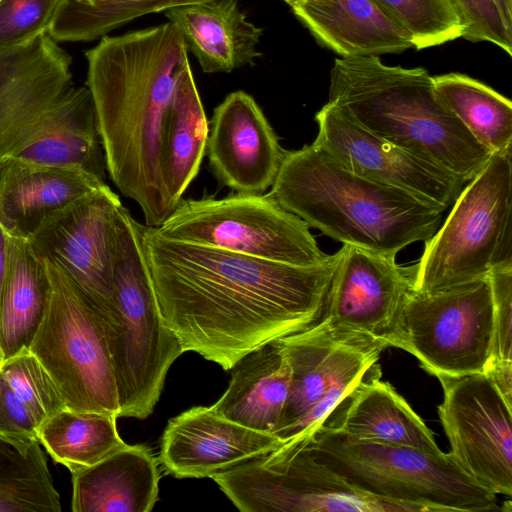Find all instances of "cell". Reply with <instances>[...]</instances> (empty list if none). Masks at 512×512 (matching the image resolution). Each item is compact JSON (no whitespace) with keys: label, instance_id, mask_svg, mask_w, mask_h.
Here are the masks:
<instances>
[{"label":"cell","instance_id":"cell-1","mask_svg":"<svg viewBox=\"0 0 512 512\" xmlns=\"http://www.w3.org/2000/svg\"><path fill=\"white\" fill-rule=\"evenodd\" d=\"M143 244L166 324L184 352L224 370L320 322L343 252L296 266L169 239L146 225Z\"/></svg>","mask_w":512,"mask_h":512},{"label":"cell","instance_id":"cell-2","mask_svg":"<svg viewBox=\"0 0 512 512\" xmlns=\"http://www.w3.org/2000/svg\"><path fill=\"white\" fill-rule=\"evenodd\" d=\"M106 171L141 208L146 226H160L177 204L164 184L160 138L179 73L189 62L170 22L103 36L85 53Z\"/></svg>","mask_w":512,"mask_h":512},{"label":"cell","instance_id":"cell-3","mask_svg":"<svg viewBox=\"0 0 512 512\" xmlns=\"http://www.w3.org/2000/svg\"><path fill=\"white\" fill-rule=\"evenodd\" d=\"M270 193L284 209L326 236L395 256L432 237L445 211L352 173L313 143L285 151Z\"/></svg>","mask_w":512,"mask_h":512},{"label":"cell","instance_id":"cell-4","mask_svg":"<svg viewBox=\"0 0 512 512\" xmlns=\"http://www.w3.org/2000/svg\"><path fill=\"white\" fill-rule=\"evenodd\" d=\"M432 78L422 67L390 66L378 56L336 58L328 102L375 135L467 183L492 154L439 99Z\"/></svg>","mask_w":512,"mask_h":512},{"label":"cell","instance_id":"cell-5","mask_svg":"<svg viewBox=\"0 0 512 512\" xmlns=\"http://www.w3.org/2000/svg\"><path fill=\"white\" fill-rule=\"evenodd\" d=\"M143 229L123 206L117 218L112 261L117 323L107 332L119 417L137 419L151 415L170 366L184 353L159 307Z\"/></svg>","mask_w":512,"mask_h":512},{"label":"cell","instance_id":"cell-6","mask_svg":"<svg viewBox=\"0 0 512 512\" xmlns=\"http://www.w3.org/2000/svg\"><path fill=\"white\" fill-rule=\"evenodd\" d=\"M300 447L360 490L422 512L504 511L497 495L467 474L450 452L360 440L325 425Z\"/></svg>","mask_w":512,"mask_h":512},{"label":"cell","instance_id":"cell-7","mask_svg":"<svg viewBox=\"0 0 512 512\" xmlns=\"http://www.w3.org/2000/svg\"><path fill=\"white\" fill-rule=\"evenodd\" d=\"M414 265L413 290L435 293L512 263V151L493 153L462 189Z\"/></svg>","mask_w":512,"mask_h":512},{"label":"cell","instance_id":"cell-8","mask_svg":"<svg viewBox=\"0 0 512 512\" xmlns=\"http://www.w3.org/2000/svg\"><path fill=\"white\" fill-rule=\"evenodd\" d=\"M40 258L47 271L49 293L28 350L52 378L66 408L119 417L106 323L56 263Z\"/></svg>","mask_w":512,"mask_h":512},{"label":"cell","instance_id":"cell-9","mask_svg":"<svg viewBox=\"0 0 512 512\" xmlns=\"http://www.w3.org/2000/svg\"><path fill=\"white\" fill-rule=\"evenodd\" d=\"M156 231L169 239L296 266H315L329 257L308 224L270 192L181 199Z\"/></svg>","mask_w":512,"mask_h":512},{"label":"cell","instance_id":"cell-10","mask_svg":"<svg viewBox=\"0 0 512 512\" xmlns=\"http://www.w3.org/2000/svg\"><path fill=\"white\" fill-rule=\"evenodd\" d=\"M210 478L243 512H422L360 490L303 447L280 446Z\"/></svg>","mask_w":512,"mask_h":512},{"label":"cell","instance_id":"cell-11","mask_svg":"<svg viewBox=\"0 0 512 512\" xmlns=\"http://www.w3.org/2000/svg\"><path fill=\"white\" fill-rule=\"evenodd\" d=\"M277 340L289 360L292 378L273 434L282 445L300 446L370 373L384 349L368 340L335 334L323 320Z\"/></svg>","mask_w":512,"mask_h":512},{"label":"cell","instance_id":"cell-12","mask_svg":"<svg viewBox=\"0 0 512 512\" xmlns=\"http://www.w3.org/2000/svg\"><path fill=\"white\" fill-rule=\"evenodd\" d=\"M403 350L437 376L484 373L493 338L488 278L435 293L412 290L402 311Z\"/></svg>","mask_w":512,"mask_h":512},{"label":"cell","instance_id":"cell-13","mask_svg":"<svg viewBox=\"0 0 512 512\" xmlns=\"http://www.w3.org/2000/svg\"><path fill=\"white\" fill-rule=\"evenodd\" d=\"M123 207L105 184L45 217L27 237L35 253L56 263L106 323H117L112 261L117 218Z\"/></svg>","mask_w":512,"mask_h":512},{"label":"cell","instance_id":"cell-14","mask_svg":"<svg viewBox=\"0 0 512 512\" xmlns=\"http://www.w3.org/2000/svg\"><path fill=\"white\" fill-rule=\"evenodd\" d=\"M322 320L335 334L403 348L402 311L414 266L396 256L343 244Z\"/></svg>","mask_w":512,"mask_h":512},{"label":"cell","instance_id":"cell-15","mask_svg":"<svg viewBox=\"0 0 512 512\" xmlns=\"http://www.w3.org/2000/svg\"><path fill=\"white\" fill-rule=\"evenodd\" d=\"M443 389L438 407L453 458L496 495H512V413L484 373L435 376Z\"/></svg>","mask_w":512,"mask_h":512},{"label":"cell","instance_id":"cell-16","mask_svg":"<svg viewBox=\"0 0 512 512\" xmlns=\"http://www.w3.org/2000/svg\"><path fill=\"white\" fill-rule=\"evenodd\" d=\"M313 142L352 173L404 190L447 210L465 182L361 126L342 107L327 102L315 115Z\"/></svg>","mask_w":512,"mask_h":512},{"label":"cell","instance_id":"cell-17","mask_svg":"<svg viewBox=\"0 0 512 512\" xmlns=\"http://www.w3.org/2000/svg\"><path fill=\"white\" fill-rule=\"evenodd\" d=\"M72 87L71 58L48 32L0 52V161L41 133Z\"/></svg>","mask_w":512,"mask_h":512},{"label":"cell","instance_id":"cell-18","mask_svg":"<svg viewBox=\"0 0 512 512\" xmlns=\"http://www.w3.org/2000/svg\"><path fill=\"white\" fill-rule=\"evenodd\" d=\"M209 124L206 154L219 182L235 193L256 195L273 185L285 150L251 95L230 93Z\"/></svg>","mask_w":512,"mask_h":512},{"label":"cell","instance_id":"cell-19","mask_svg":"<svg viewBox=\"0 0 512 512\" xmlns=\"http://www.w3.org/2000/svg\"><path fill=\"white\" fill-rule=\"evenodd\" d=\"M281 445L272 433L226 419L211 406H196L169 420L159 461L176 478L211 477Z\"/></svg>","mask_w":512,"mask_h":512},{"label":"cell","instance_id":"cell-20","mask_svg":"<svg viewBox=\"0 0 512 512\" xmlns=\"http://www.w3.org/2000/svg\"><path fill=\"white\" fill-rule=\"evenodd\" d=\"M105 184L82 168L7 157L0 161V225L27 238L49 214Z\"/></svg>","mask_w":512,"mask_h":512},{"label":"cell","instance_id":"cell-21","mask_svg":"<svg viewBox=\"0 0 512 512\" xmlns=\"http://www.w3.org/2000/svg\"><path fill=\"white\" fill-rule=\"evenodd\" d=\"M323 425L360 440L397 444L441 454L433 432L387 381L377 363L339 403Z\"/></svg>","mask_w":512,"mask_h":512},{"label":"cell","instance_id":"cell-22","mask_svg":"<svg viewBox=\"0 0 512 512\" xmlns=\"http://www.w3.org/2000/svg\"><path fill=\"white\" fill-rule=\"evenodd\" d=\"M295 16L340 56H379L413 48L410 35L374 0H302Z\"/></svg>","mask_w":512,"mask_h":512},{"label":"cell","instance_id":"cell-23","mask_svg":"<svg viewBox=\"0 0 512 512\" xmlns=\"http://www.w3.org/2000/svg\"><path fill=\"white\" fill-rule=\"evenodd\" d=\"M206 73L253 64L262 30L247 20L237 0H207L165 10Z\"/></svg>","mask_w":512,"mask_h":512},{"label":"cell","instance_id":"cell-24","mask_svg":"<svg viewBox=\"0 0 512 512\" xmlns=\"http://www.w3.org/2000/svg\"><path fill=\"white\" fill-rule=\"evenodd\" d=\"M71 474L74 512H150L158 500L157 460L145 445L125 444Z\"/></svg>","mask_w":512,"mask_h":512},{"label":"cell","instance_id":"cell-25","mask_svg":"<svg viewBox=\"0 0 512 512\" xmlns=\"http://www.w3.org/2000/svg\"><path fill=\"white\" fill-rule=\"evenodd\" d=\"M224 394L211 406L218 415L245 427L274 433L291 385V366L278 340L239 360Z\"/></svg>","mask_w":512,"mask_h":512},{"label":"cell","instance_id":"cell-26","mask_svg":"<svg viewBox=\"0 0 512 512\" xmlns=\"http://www.w3.org/2000/svg\"><path fill=\"white\" fill-rule=\"evenodd\" d=\"M16 156L82 168L105 181L106 163L88 87H72L59 101L41 133Z\"/></svg>","mask_w":512,"mask_h":512},{"label":"cell","instance_id":"cell-27","mask_svg":"<svg viewBox=\"0 0 512 512\" xmlns=\"http://www.w3.org/2000/svg\"><path fill=\"white\" fill-rule=\"evenodd\" d=\"M208 136L209 122L188 62L178 75L160 138L162 178L177 205L199 172Z\"/></svg>","mask_w":512,"mask_h":512},{"label":"cell","instance_id":"cell-28","mask_svg":"<svg viewBox=\"0 0 512 512\" xmlns=\"http://www.w3.org/2000/svg\"><path fill=\"white\" fill-rule=\"evenodd\" d=\"M49 293L43 260L27 238L8 235V265L0 297V349L4 360L28 348Z\"/></svg>","mask_w":512,"mask_h":512},{"label":"cell","instance_id":"cell-29","mask_svg":"<svg viewBox=\"0 0 512 512\" xmlns=\"http://www.w3.org/2000/svg\"><path fill=\"white\" fill-rule=\"evenodd\" d=\"M434 90L473 138L491 154L512 151V103L465 74L434 76Z\"/></svg>","mask_w":512,"mask_h":512},{"label":"cell","instance_id":"cell-30","mask_svg":"<svg viewBox=\"0 0 512 512\" xmlns=\"http://www.w3.org/2000/svg\"><path fill=\"white\" fill-rule=\"evenodd\" d=\"M117 416L64 408L37 427L39 443L71 473L90 467L126 443Z\"/></svg>","mask_w":512,"mask_h":512},{"label":"cell","instance_id":"cell-31","mask_svg":"<svg viewBox=\"0 0 512 512\" xmlns=\"http://www.w3.org/2000/svg\"><path fill=\"white\" fill-rule=\"evenodd\" d=\"M60 511V495L39 441L0 434V512Z\"/></svg>","mask_w":512,"mask_h":512},{"label":"cell","instance_id":"cell-32","mask_svg":"<svg viewBox=\"0 0 512 512\" xmlns=\"http://www.w3.org/2000/svg\"><path fill=\"white\" fill-rule=\"evenodd\" d=\"M207 0H63L48 29L57 42L92 41L140 16Z\"/></svg>","mask_w":512,"mask_h":512},{"label":"cell","instance_id":"cell-33","mask_svg":"<svg viewBox=\"0 0 512 512\" xmlns=\"http://www.w3.org/2000/svg\"><path fill=\"white\" fill-rule=\"evenodd\" d=\"M410 35L418 50L461 38L465 26L455 0H374Z\"/></svg>","mask_w":512,"mask_h":512},{"label":"cell","instance_id":"cell-34","mask_svg":"<svg viewBox=\"0 0 512 512\" xmlns=\"http://www.w3.org/2000/svg\"><path fill=\"white\" fill-rule=\"evenodd\" d=\"M487 278L493 299V338L484 374L512 406V263L494 268Z\"/></svg>","mask_w":512,"mask_h":512},{"label":"cell","instance_id":"cell-35","mask_svg":"<svg viewBox=\"0 0 512 512\" xmlns=\"http://www.w3.org/2000/svg\"><path fill=\"white\" fill-rule=\"evenodd\" d=\"M0 372L24 402L38 426L66 408L52 378L28 348L5 359Z\"/></svg>","mask_w":512,"mask_h":512},{"label":"cell","instance_id":"cell-36","mask_svg":"<svg viewBox=\"0 0 512 512\" xmlns=\"http://www.w3.org/2000/svg\"><path fill=\"white\" fill-rule=\"evenodd\" d=\"M63 0H0V52L48 32Z\"/></svg>","mask_w":512,"mask_h":512},{"label":"cell","instance_id":"cell-37","mask_svg":"<svg viewBox=\"0 0 512 512\" xmlns=\"http://www.w3.org/2000/svg\"><path fill=\"white\" fill-rule=\"evenodd\" d=\"M455 1L465 26L461 38L490 42L512 55V30L505 24L495 0Z\"/></svg>","mask_w":512,"mask_h":512},{"label":"cell","instance_id":"cell-38","mask_svg":"<svg viewBox=\"0 0 512 512\" xmlns=\"http://www.w3.org/2000/svg\"><path fill=\"white\" fill-rule=\"evenodd\" d=\"M35 419L0 372V434L19 438L37 439Z\"/></svg>","mask_w":512,"mask_h":512},{"label":"cell","instance_id":"cell-39","mask_svg":"<svg viewBox=\"0 0 512 512\" xmlns=\"http://www.w3.org/2000/svg\"><path fill=\"white\" fill-rule=\"evenodd\" d=\"M8 265V234L0 225V297Z\"/></svg>","mask_w":512,"mask_h":512},{"label":"cell","instance_id":"cell-40","mask_svg":"<svg viewBox=\"0 0 512 512\" xmlns=\"http://www.w3.org/2000/svg\"><path fill=\"white\" fill-rule=\"evenodd\" d=\"M505 24L512 30V0H495Z\"/></svg>","mask_w":512,"mask_h":512},{"label":"cell","instance_id":"cell-41","mask_svg":"<svg viewBox=\"0 0 512 512\" xmlns=\"http://www.w3.org/2000/svg\"><path fill=\"white\" fill-rule=\"evenodd\" d=\"M285 3H287L291 8L295 7L298 3H300L302 0H283Z\"/></svg>","mask_w":512,"mask_h":512},{"label":"cell","instance_id":"cell-42","mask_svg":"<svg viewBox=\"0 0 512 512\" xmlns=\"http://www.w3.org/2000/svg\"><path fill=\"white\" fill-rule=\"evenodd\" d=\"M3 361H4L3 354H2L1 349H0V366L3 363Z\"/></svg>","mask_w":512,"mask_h":512}]
</instances>
